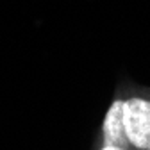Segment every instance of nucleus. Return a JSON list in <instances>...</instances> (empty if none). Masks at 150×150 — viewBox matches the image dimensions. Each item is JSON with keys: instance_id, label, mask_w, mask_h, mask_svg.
<instances>
[{"instance_id": "obj_1", "label": "nucleus", "mask_w": 150, "mask_h": 150, "mask_svg": "<svg viewBox=\"0 0 150 150\" xmlns=\"http://www.w3.org/2000/svg\"><path fill=\"white\" fill-rule=\"evenodd\" d=\"M123 125L129 143L150 150V100L141 97H130L123 100Z\"/></svg>"}, {"instance_id": "obj_3", "label": "nucleus", "mask_w": 150, "mask_h": 150, "mask_svg": "<svg viewBox=\"0 0 150 150\" xmlns=\"http://www.w3.org/2000/svg\"><path fill=\"white\" fill-rule=\"evenodd\" d=\"M100 150H125V148H122V146H115V145H104Z\"/></svg>"}, {"instance_id": "obj_2", "label": "nucleus", "mask_w": 150, "mask_h": 150, "mask_svg": "<svg viewBox=\"0 0 150 150\" xmlns=\"http://www.w3.org/2000/svg\"><path fill=\"white\" fill-rule=\"evenodd\" d=\"M102 134L104 145H115L125 148V145L129 143L123 125V100H115L109 105L102 123Z\"/></svg>"}]
</instances>
